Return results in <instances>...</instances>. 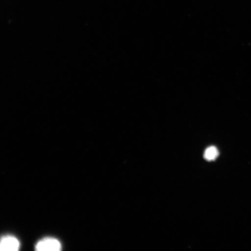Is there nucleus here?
Returning <instances> with one entry per match:
<instances>
[{
    "label": "nucleus",
    "instance_id": "2",
    "mask_svg": "<svg viewBox=\"0 0 251 251\" xmlns=\"http://www.w3.org/2000/svg\"><path fill=\"white\" fill-rule=\"evenodd\" d=\"M20 241L13 236L8 235L0 239V251H16L20 249Z\"/></svg>",
    "mask_w": 251,
    "mask_h": 251
},
{
    "label": "nucleus",
    "instance_id": "1",
    "mask_svg": "<svg viewBox=\"0 0 251 251\" xmlns=\"http://www.w3.org/2000/svg\"><path fill=\"white\" fill-rule=\"evenodd\" d=\"M36 250L40 251H58L62 246L58 240L54 238H46L40 240L36 245Z\"/></svg>",
    "mask_w": 251,
    "mask_h": 251
},
{
    "label": "nucleus",
    "instance_id": "3",
    "mask_svg": "<svg viewBox=\"0 0 251 251\" xmlns=\"http://www.w3.org/2000/svg\"><path fill=\"white\" fill-rule=\"evenodd\" d=\"M218 155V149L215 147L211 146L205 150V153H204V158L207 161H212L217 158Z\"/></svg>",
    "mask_w": 251,
    "mask_h": 251
}]
</instances>
